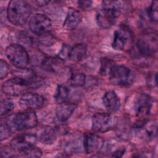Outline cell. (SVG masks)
Returning a JSON list of instances; mask_svg holds the SVG:
<instances>
[{"label": "cell", "instance_id": "cell-32", "mask_svg": "<svg viewBox=\"0 0 158 158\" xmlns=\"http://www.w3.org/2000/svg\"><path fill=\"white\" fill-rule=\"evenodd\" d=\"M33 4L38 6H44L49 4L51 0H30Z\"/></svg>", "mask_w": 158, "mask_h": 158}, {"label": "cell", "instance_id": "cell-18", "mask_svg": "<svg viewBox=\"0 0 158 158\" xmlns=\"http://www.w3.org/2000/svg\"><path fill=\"white\" fill-rule=\"evenodd\" d=\"M57 128L50 127L45 126L43 127L38 134L39 140L43 144H52L57 139Z\"/></svg>", "mask_w": 158, "mask_h": 158}, {"label": "cell", "instance_id": "cell-2", "mask_svg": "<svg viewBox=\"0 0 158 158\" xmlns=\"http://www.w3.org/2000/svg\"><path fill=\"white\" fill-rule=\"evenodd\" d=\"M6 122L16 130L31 129L35 127L38 123L36 114L34 111L25 110L15 113L8 117Z\"/></svg>", "mask_w": 158, "mask_h": 158}, {"label": "cell", "instance_id": "cell-16", "mask_svg": "<svg viewBox=\"0 0 158 158\" xmlns=\"http://www.w3.org/2000/svg\"><path fill=\"white\" fill-rule=\"evenodd\" d=\"M75 108L74 103L65 101L59 103L56 109V117L60 121L65 122L70 117Z\"/></svg>", "mask_w": 158, "mask_h": 158}, {"label": "cell", "instance_id": "cell-11", "mask_svg": "<svg viewBox=\"0 0 158 158\" xmlns=\"http://www.w3.org/2000/svg\"><path fill=\"white\" fill-rule=\"evenodd\" d=\"M137 48L141 54L152 55L158 48V36L152 33L144 35L138 40Z\"/></svg>", "mask_w": 158, "mask_h": 158}, {"label": "cell", "instance_id": "cell-31", "mask_svg": "<svg viewBox=\"0 0 158 158\" xmlns=\"http://www.w3.org/2000/svg\"><path fill=\"white\" fill-rule=\"evenodd\" d=\"M10 150L7 147H2L1 151V157H14L15 156L12 155Z\"/></svg>", "mask_w": 158, "mask_h": 158}, {"label": "cell", "instance_id": "cell-13", "mask_svg": "<svg viewBox=\"0 0 158 158\" xmlns=\"http://www.w3.org/2000/svg\"><path fill=\"white\" fill-rule=\"evenodd\" d=\"M152 106L151 97L144 93L138 94L134 101L133 109L138 116H145L149 114Z\"/></svg>", "mask_w": 158, "mask_h": 158}, {"label": "cell", "instance_id": "cell-14", "mask_svg": "<svg viewBox=\"0 0 158 158\" xmlns=\"http://www.w3.org/2000/svg\"><path fill=\"white\" fill-rule=\"evenodd\" d=\"M101 5V10L115 19L123 10V2L122 0H103Z\"/></svg>", "mask_w": 158, "mask_h": 158}, {"label": "cell", "instance_id": "cell-8", "mask_svg": "<svg viewBox=\"0 0 158 158\" xmlns=\"http://www.w3.org/2000/svg\"><path fill=\"white\" fill-rule=\"evenodd\" d=\"M51 22L46 15L36 14L32 15L28 22L30 31L36 35L42 36L48 33L51 28Z\"/></svg>", "mask_w": 158, "mask_h": 158}, {"label": "cell", "instance_id": "cell-30", "mask_svg": "<svg viewBox=\"0 0 158 158\" xmlns=\"http://www.w3.org/2000/svg\"><path fill=\"white\" fill-rule=\"evenodd\" d=\"M93 3V0H78V5L83 10L89 8Z\"/></svg>", "mask_w": 158, "mask_h": 158}, {"label": "cell", "instance_id": "cell-33", "mask_svg": "<svg viewBox=\"0 0 158 158\" xmlns=\"http://www.w3.org/2000/svg\"><path fill=\"white\" fill-rule=\"evenodd\" d=\"M156 85H157V86L158 88V72L157 73L156 75Z\"/></svg>", "mask_w": 158, "mask_h": 158}, {"label": "cell", "instance_id": "cell-21", "mask_svg": "<svg viewBox=\"0 0 158 158\" xmlns=\"http://www.w3.org/2000/svg\"><path fill=\"white\" fill-rule=\"evenodd\" d=\"M96 21L101 28H109L115 24V19L106 14L102 10H99L96 15Z\"/></svg>", "mask_w": 158, "mask_h": 158}, {"label": "cell", "instance_id": "cell-17", "mask_svg": "<svg viewBox=\"0 0 158 158\" xmlns=\"http://www.w3.org/2000/svg\"><path fill=\"white\" fill-rule=\"evenodd\" d=\"M102 101L106 108L110 112H116L120 107V99L113 90L108 91L104 94Z\"/></svg>", "mask_w": 158, "mask_h": 158}, {"label": "cell", "instance_id": "cell-15", "mask_svg": "<svg viewBox=\"0 0 158 158\" xmlns=\"http://www.w3.org/2000/svg\"><path fill=\"white\" fill-rule=\"evenodd\" d=\"M81 14L78 10L73 8H69L63 23V27L66 30H73L78 26L81 22Z\"/></svg>", "mask_w": 158, "mask_h": 158}, {"label": "cell", "instance_id": "cell-19", "mask_svg": "<svg viewBox=\"0 0 158 158\" xmlns=\"http://www.w3.org/2000/svg\"><path fill=\"white\" fill-rule=\"evenodd\" d=\"M12 72L14 77L27 81L30 86L36 83V75L35 72L31 69H27V67L16 68Z\"/></svg>", "mask_w": 158, "mask_h": 158}, {"label": "cell", "instance_id": "cell-10", "mask_svg": "<svg viewBox=\"0 0 158 158\" xmlns=\"http://www.w3.org/2000/svg\"><path fill=\"white\" fill-rule=\"evenodd\" d=\"M113 124V117L109 114L99 112L93 116L92 130L95 132H106L112 128Z\"/></svg>", "mask_w": 158, "mask_h": 158}, {"label": "cell", "instance_id": "cell-4", "mask_svg": "<svg viewBox=\"0 0 158 158\" xmlns=\"http://www.w3.org/2000/svg\"><path fill=\"white\" fill-rule=\"evenodd\" d=\"M5 54L9 62L16 68H25L28 64V54L21 44H10L6 48Z\"/></svg>", "mask_w": 158, "mask_h": 158}, {"label": "cell", "instance_id": "cell-24", "mask_svg": "<svg viewBox=\"0 0 158 158\" xmlns=\"http://www.w3.org/2000/svg\"><path fill=\"white\" fill-rule=\"evenodd\" d=\"M69 94V89L63 85H58L54 94V99L56 102L60 103L65 101Z\"/></svg>", "mask_w": 158, "mask_h": 158}, {"label": "cell", "instance_id": "cell-28", "mask_svg": "<svg viewBox=\"0 0 158 158\" xmlns=\"http://www.w3.org/2000/svg\"><path fill=\"white\" fill-rule=\"evenodd\" d=\"M0 78L1 80H3L4 78H6L9 73L10 72V67L9 65L4 60L2 59L1 60V63H0Z\"/></svg>", "mask_w": 158, "mask_h": 158}, {"label": "cell", "instance_id": "cell-29", "mask_svg": "<svg viewBox=\"0 0 158 158\" xmlns=\"http://www.w3.org/2000/svg\"><path fill=\"white\" fill-rule=\"evenodd\" d=\"M70 48L68 45H64L60 52H59V57L61 59H68L69 57V54L70 52Z\"/></svg>", "mask_w": 158, "mask_h": 158}, {"label": "cell", "instance_id": "cell-7", "mask_svg": "<svg viewBox=\"0 0 158 158\" xmlns=\"http://www.w3.org/2000/svg\"><path fill=\"white\" fill-rule=\"evenodd\" d=\"M30 85L27 81L14 77L5 81L1 86L2 91L9 96H19L27 93Z\"/></svg>", "mask_w": 158, "mask_h": 158}, {"label": "cell", "instance_id": "cell-5", "mask_svg": "<svg viewBox=\"0 0 158 158\" xmlns=\"http://www.w3.org/2000/svg\"><path fill=\"white\" fill-rule=\"evenodd\" d=\"M133 39L131 30L126 25H121L114 32L112 46L115 50L128 51L132 47Z\"/></svg>", "mask_w": 158, "mask_h": 158}, {"label": "cell", "instance_id": "cell-12", "mask_svg": "<svg viewBox=\"0 0 158 158\" xmlns=\"http://www.w3.org/2000/svg\"><path fill=\"white\" fill-rule=\"evenodd\" d=\"M83 146L87 154H96L104 147V142L98 135L86 133L83 136Z\"/></svg>", "mask_w": 158, "mask_h": 158}, {"label": "cell", "instance_id": "cell-3", "mask_svg": "<svg viewBox=\"0 0 158 158\" xmlns=\"http://www.w3.org/2000/svg\"><path fill=\"white\" fill-rule=\"evenodd\" d=\"M10 145L12 148L22 157H40L42 155L41 151L30 142L25 135H19L14 138Z\"/></svg>", "mask_w": 158, "mask_h": 158}, {"label": "cell", "instance_id": "cell-6", "mask_svg": "<svg viewBox=\"0 0 158 158\" xmlns=\"http://www.w3.org/2000/svg\"><path fill=\"white\" fill-rule=\"evenodd\" d=\"M109 75V81L114 85H128L134 80V75L132 71L122 65H115Z\"/></svg>", "mask_w": 158, "mask_h": 158}, {"label": "cell", "instance_id": "cell-25", "mask_svg": "<svg viewBox=\"0 0 158 158\" xmlns=\"http://www.w3.org/2000/svg\"><path fill=\"white\" fill-rule=\"evenodd\" d=\"M148 17L152 22L158 21V0H152L147 10Z\"/></svg>", "mask_w": 158, "mask_h": 158}, {"label": "cell", "instance_id": "cell-20", "mask_svg": "<svg viewBox=\"0 0 158 158\" xmlns=\"http://www.w3.org/2000/svg\"><path fill=\"white\" fill-rule=\"evenodd\" d=\"M87 46L84 44H77L71 47L68 59L72 62H79L82 60L86 55Z\"/></svg>", "mask_w": 158, "mask_h": 158}, {"label": "cell", "instance_id": "cell-23", "mask_svg": "<svg viewBox=\"0 0 158 158\" xmlns=\"http://www.w3.org/2000/svg\"><path fill=\"white\" fill-rule=\"evenodd\" d=\"M85 75L81 72H75L72 73L69 81L70 85L74 87H80L85 85Z\"/></svg>", "mask_w": 158, "mask_h": 158}, {"label": "cell", "instance_id": "cell-1", "mask_svg": "<svg viewBox=\"0 0 158 158\" xmlns=\"http://www.w3.org/2000/svg\"><path fill=\"white\" fill-rule=\"evenodd\" d=\"M31 13V6L27 0H10L8 4L7 17L9 21L15 25L26 23Z\"/></svg>", "mask_w": 158, "mask_h": 158}, {"label": "cell", "instance_id": "cell-27", "mask_svg": "<svg viewBox=\"0 0 158 158\" xmlns=\"http://www.w3.org/2000/svg\"><path fill=\"white\" fill-rule=\"evenodd\" d=\"M0 133L1 141L5 140L10 136L12 134V128L6 122L1 121Z\"/></svg>", "mask_w": 158, "mask_h": 158}, {"label": "cell", "instance_id": "cell-22", "mask_svg": "<svg viewBox=\"0 0 158 158\" xmlns=\"http://www.w3.org/2000/svg\"><path fill=\"white\" fill-rule=\"evenodd\" d=\"M101 66L99 69V73L102 76H106L110 74L112 68L115 65L114 60L106 57L101 58Z\"/></svg>", "mask_w": 158, "mask_h": 158}, {"label": "cell", "instance_id": "cell-26", "mask_svg": "<svg viewBox=\"0 0 158 158\" xmlns=\"http://www.w3.org/2000/svg\"><path fill=\"white\" fill-rule=\"evenodd\" d=\"M14 107V103L9 98H4L1 101V115H3L10 112Z\"/></svg>", "mask_w": 158, "mask_h": 158}, {"label": "cell", "instance_id": "cell-9", "mask_svg": "<svg viewBox=\"0 0 158 158\" xmlns=\"http://www.w3.org/2000/svg\"><path fill=\"white\" fill-rule=\"evenodd\" d=\"M44 103V99L41 95L34 93H25L22 94L19 101V106L25 110L39 109Z\"/></svg>", "mask_w": 158, "mask_h": 158}]
</instances>
